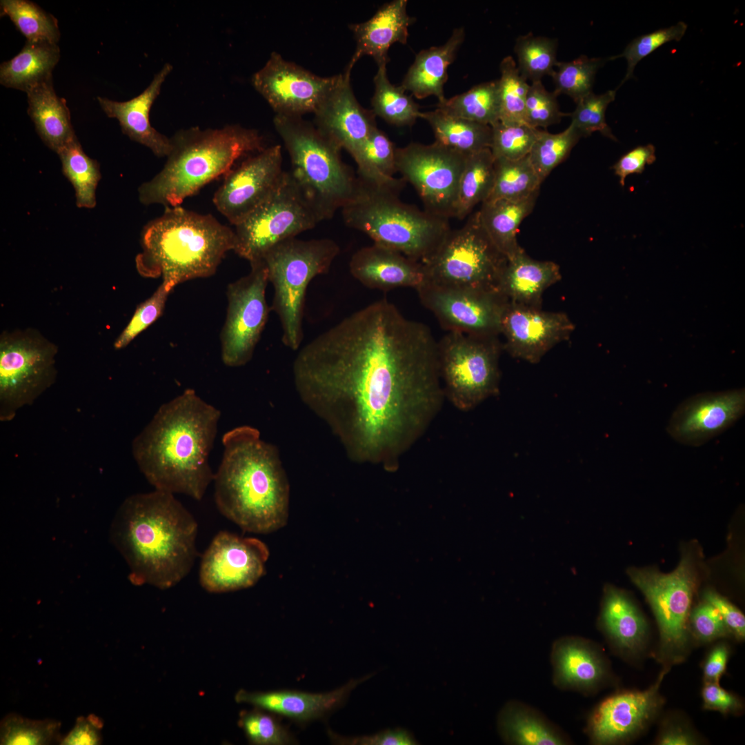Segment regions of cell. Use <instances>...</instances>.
Here are the masks:
<instances>
[{
    "label": "cell",
    "mask_w": 745,
    "mask_h": 745,
    "mask_svg": "<svg viewBox=\"0 0 745 745\" xmlns=\"http://www.w3.org/2000/svg\"><path fill=\"white\" fill-rule=\"evenodd\" d=\"M698 742L697 736L686 726L674 722L664 725L657 740L660 745H692Z\"/></svg>",
    "instance_id": "cell-62"
},
{
    "label": "cell",
    "mask_w": 745,
    "mask_h": 745,
    "mask_svg": "<svg viewBox=\"0 0 745 745\" xmlns=\"http://www.w3.org/2000/svg\"><path fill=\"white\" fill-rule=\"evenodd\" d=\"M702 695L705 709L724 714L737 713L742 708L740 700L719 686V683L704 682Z\"/></svg>",
    "instance_id": "cell-59"
},
{
    "label": "cell",
    "mask_w": 745,
    "mask_h": 745,
    "mask_svg": "<svg viewBox=\"0 0 745 745\" xmlns=\"http://www.w3.org/2000/svg\"><path fill=\"white\" fill-rule=\"evenodd\" d=\"M704 599L719 612L730 634L739 640L744 639L745 617L735 605L711 590L704 592Z\"/></svg>",
    "instance_id": "cell-57"
},
{
    "label": "cell",
    "mask_w": 745,
    "mask_h": 745,
    "mask_svg": "<svg viewBox=\"0 0 745 745\" xmlns=\"http://www.w3.org/2000/svg\"><path fill=\"white\" fill-rule=\"evenodd\" d=\"M276 131L291 161L290 170L322 220L331 219L353 196L357 178L342 161L341 148L300 117L277 115Z\"/></svg>",
    "instance_id": "cell-8"
},
{
    "label": "cell",
    "mask_w": 745,
    "mask_h": 745,
    "mask_svg": "<svg viewBox=\"0 0 745 745\" xmlns=\"http://www.w3.org/2000/svg\"><path fill=\"white\" fill-rule=\"evenodd\" d=\"M1 16H8L27 41L57 43L60 32L57 19L28 0H1Z\"/></svg>",
    "instance_id": "cell-43"
},
{
    "label": "cell",
    "mask_w": 745,
    "mask_h": 745,
    "mask_svg": "<svg viewBox=\"0 0 745 745\" xmlns=\"http://www.w3.org/2000/svg\"><path fill=\"white\" fill-rule=\"evenodd\" d=\"M367 678L368 677L353 679L342 687L326 693L295 691L250 692L241 689L236 693L235 700L270 713L307 722L321 717L339 706L350 693Z\"/></svg>",
    "instance_id": "cell-29"
},
{
    "label": "cell",
    "mask_w": 745,
    "mask_h": 745,
    "mask_svg": "<svg viewBox=\"0 0 745 745\" xmlns=\"http://www.w3.org/2000/svg\"><path fill=\"white\" fill-rule=\"evenodd\" d=\"M351 70L346 69L315 112L317 129L352 157L375 128V115L357 101L350 85Z\"/></svg>",
    "instance_id": "cell-24"
},
{
    "label": "cell",
    "mask_w": 745,
    "mask_h": 745,
    "mask_svg": "<svg viewBox=\"0 0 745 745\" xmlns=\"http://www.w3.org/2000/svg\"><path fill=\"white\" fill-rule=\"evenodd\" d=\"M292 377L301 401L357 463L397 469L441 411L437 341L386 299L300 348Z\"/></svg>",
    "instance_id": "cell-1"
},
{
    "label": "cell",
    "mask_w": 745,
    "mask_h": 745,
    "mask_svg": "<svg viewBox=\"0 0 745 745\" xmlns=\"http://www.w3.org/2000/svg\"><path fill=\"white\" fill-rule=\"evenodd\" d=\"M250 264V272L227 288V315L220 339L221 359L229 367L244 366L252 359L270 309L266 299V266L263 259Z\"/></svg>",
    "instance_id": "cell-16"
},
{
    "label": "cell",
    "mask_w": 745,
    "mask_h": 745,
    "mask_svg": "<svg viewBox=\"0 0 745 745\" xmlns=\"http://www.w3.org/2000/svg\"><path fill=\"white\" fill-rule=\"evenodd\" d=\"M575 324L563 312H548L509 301L502 314L503 348L513 357L537 364L555 345L567 340Z\"/></svg>",
    "instance_id": "cell-22"
},
{
    "label": "cell",
    "mask_w": 745,
    "mask_h": 745,
    "mask_svg": "<svg viewBox=\"0 0 745 745\" xmlns=\"http://www.w3.org/2000/svg\"><path fill=\"white\" fill-rule=\"evenodd\" d=\"M538 192L522 199H495L481 203L478 214L487 235L507 259L519 252L518 228L533 210Z\"/></svg>",
    "instance_id": "cell-35"
},
{
    "label": "cell",
    "mask_w": 745,
    "mask_h": 745,
    "mask_svg": "<svg viewBox=\"0 0 745 745\" xmlns=\"http://www.w3.org/2000/svg\"><path fill=\"white\" fill-rule=\"evenodd\" d=\"M102 719L92 714L79 717L72 729L59 742L63 745H95L102 742Z\"/></svg>",
    "instance_id": "cell-58"
},
{
    "label": "cell",
    "mask_w": 745,
    "mask_h": 745,
    "mask_svg": "<svg viewBox=\"0 0 745 745\" xmlns=\"http://www.w3.org/2000/svg\"><path fill=\"white\" fill-rule=\"evenodd\" d=\"M322 220L290 171L275 192L235 226L234 252L250 263L261 260L272 247L309 230Z\"/></svg>",
    "instance_id": "cell-14"
},
{
    "label": "cell",
    "mask_w": 745,
    "mask_h": 745,
    "mask_svg": "<svg viewBox=\"0 0 745 745\" xmlns=\"http://www.w3.org/2000/svg\"><path fill=\"white\" fill-rule=\"evenodd\" d=\"M374 77L375 91L371 100L372 111L387 123L398 126H411L419 118V107L400 86L391 83L386 65L378 66Z\"/></svg>",
    "instance_id": "cell-39"
},
{
    "label": "cell",
    "mask_w": 745,
    "mask_h": 745,
    "mask_svg": "<svg viewBox=\"0 0 745 745\" xmlns=\"http://www.w3.org/2000/svg\"><path fill=\"white\" fill-rule=\"evenodd\" d=\"M269 554L259 539L221 531L201 557V586L214 593L251 587L264 576Z\"/></svg>",
    "instance_id": "cell-19"
},
{
    "label": "cell",
    "mask_w": 745,
    "mask_h": 745,
    "mask_svg": "<svg viewBox=\"0 0 745 745\" xmlns=\"http://www.w3.org/2000/svg\"><path fill=\"white\" fill-rule=\"evenodd\" d=\"M728 655L725 644H719L711 650L704 664V682L719 683L726 670Z\"/></svg>",
    "instance_id": "cell-61"
},
{
    "label": "cell",
    "mask_w": 745,
    "mask_h": 745,
    "mask_svg": "<svg viewBox=\"0 0 745 745\" xmlns=\"http://www.w3.org/2000/svg\"><path fill=\"white\" fill-rule=\"evenodd\" d=\"M421 304L447 332L500 335L508 299L498 291L445 288L424 282L416 289Z\"/></svg>",
    "instance_id": "cell-17"
},
{
    "label": "cell",
    "mask_w": 745,
    "mask_h": 745,
    "mask_svg": "<svg viewBox=\"0 0 745 745\" xmlns=\"http://www.w3.org/2000/svg\"><path fill=\"white\" fill-rule=\"evenodd\" d=\"M197 528L174 494L155 489L123 501L110 539L128 564L133 584L167 589L190 572L197 555Z\"/></svg>",
    "instance_id": "cell-3"
},
{
    "label": "cell",
    "mask_w": 745,
    "mask_h": 745,
    "mask_svg": "<svg viewBox=\"0 0 745 745\" xmlns=\"http://www.w3.org/2000/svg\"><path fill=\"white\" fill-rule=\"evenodd\" d=\"M464 28L455 29L443 45L419 52L404 76L401 86L415 98L435 96L438 102L445 100L444 87L448 80V69L464 42Z\"/></svg>",
    "instance_id": "cell-31"
},
{
    "label": "cell",
    "mask_w": 745,
    "mask_h": 745,
    "mask_svg": "<svg viewBox=\"0 0 745 745\" xmlns=\"http://www.w3.org/2000/svg\"><path fill=\"white\" fill-rule=\"evenodd\" d=\"M609 59L590 58L584 55L570 61H558L550 76L555 84L554 92L564 94L577 103L592 92L595 75Z\"/></svg>",
    "instance_id": "cell-46"
},
{
    "label": "cell",
    "mask_w": 745,
    "mask_h": 745,
    "mask_svg": "<svg viewBox=\"0 0 745 745\" xmlns=\"http://www.w3.org/2000/svg\"><path fill=\"white\" fill-rule=\"evenodd\" d=\"M599 624L621 653H637L645 644L648 626L644 616L624 592L612 586L604 589Z\"/></svg>",
    "instance_id": "cell-32"
},
{
    "label": "cell",
    "mask_w": 745,
    "mask_h": 745,
    "mask_svg": "<svg viewBox=\"0 0 745 745\" xmlns=\"http://www.w3.org/2000/svg\"><path fill=\"white\" fill-rule=\"evenodd\" d=\"M508 259L491 241L478 214L448 232L424 263L425 281L460 289L498 291Z\"/></svg>",
    "instance_id": "cell-10"
},
{
    "label": "cell",
    "mask_w": 745,
    "mask_h": 745,
    "mask_svg": "<svg viewBox=\"0 0 745 745\" xmlns=\"http://www.w3.org/2000/svg\"><path fill=\"white\" fill-rule=\"evenodd\" d=\"M406 0H394L384 3L367 21L350 25L356 41V49L346 69L352 70L356 62L368 55L377 66L387 65L390 46L395 43L406 44L408 28L415 19L407 12Z\"/></svg>",
    "instance_id": "cell-28"
},
{
    "label": "cell",
    "mask_w": 745,
    "mask_h": 745,
    "mask_svg": "<svg viewBox=\"0 0 745 745\" xmlns=\"http://www.w3.org/2000/svg\"><path fill=\"white\" fill-rule=\"evenodd\" d=\"M220 417L191 388L158 408L132 444L133 457L155 489L203 497L214 479L209 455Z\"/></svg>",
    "instance_id": "cell-2"
},
{
    "label": "cell",
    "mask_w": 745,
    "mask_h": 745,
    "mask_svg": "<svg viewBox=\"0 0 745 745\" xmlns=\"http://www.w3.org/2000/svg\"><path fill=\"white\" fill-rule=\"evenodd\" d=\"M57 346L33 328L0 336V419H12L54 382Z\"/></svg>",
    "instance_id": "cell-13"
},
{
    "label": "cell",
    "mask_w": 745,
    "mask_h": 745,
    "mask_svg": "<svg viewBox=\"0 0 745 745\" xmlns=\"http://www.w3.org/2000/svg\"><path fill=\"white\" fill-rule=\"evenodd\" d=\"M238 724L253 744L283 745L293 742L292 735L274 715L258 708L242 712Z\"/></svg>",
    "instance_id": "cell-52"
},
{
    "label": "cell",
    "mask_w": 745,
    "mask_h": 745,
    "mask_svg": "<svg viewBox=\"0 0 745 745\" xmlns=\"http://www.w3.org/2000/svg\"><path fill=\"white\" fill-rule=\"evenodd\" d=\"M282 152L279 145L266 147L232 168L213 196V203L235 226L275 192L281 182Z\"/></svg>",
    "instance_id": "cell-18"
},
{
    "label": "cell",
    "mask_w": 745,
    "mask_h": 745,
    "mask_svg": "<svg viewBox=\"0 0 745 745\" xmlns=\"http://www.w3.org/2000/svg\"><path fill=\"white\" fill-rule=\"evenodd\" d=\"M561 278L558 264L533 259L522 249L508 259L499 290L509 301L542 308L544 291Z\"/></svg>",
    "instance_id": "cell-30"
},
{
    "label": "cell",
    "mask_w": 745,
    "mask_h": 745,
    "mask_svg": "<svg viewBox=\"0 0 745 745\" xmlns=\"http://www.w3.org/2000/svg\"><path fill=\"white\" fill-rule=\"evenodd\" d=\"M628 575L655 617L659 633L657 659L665 666L682 662L689 650V617L697 581L693 558L686 553L670 573L631 568Z\"/></svg>",
    "instance_id": "cell-12"
},
{
    "label": "cell",
    "mask_w": 745,
    "mask_h": 745,
    "mask_svg": "<svg viewBox=\"0 0 745 745\" xmlns=\"http://www.w3.org/2000/svg\"><path fill=\"white\" fill-rule=\"evenodd\" d=\"M339 252V246L330 239L293 237L275 245L262 259L274 288L271 309L281 323V341L292 350L299 348L304 337L306 288L313 278L329 270Z\"/></svg>",
    "instance_id": "cell-9"
},
{
    "label": "cell",
    "mask_w": 745,
    "mask_h": 745,
    "mask_svg": "<svg viewBox=\"0 0 745 745\" xmlns=\"http://www.w3.org/2000/svg\"><path fill=\"white\" fill-rule=\"evenodd\" d=\"M437 108L455 117L493 126L499 121L497 80L484 82L438 102Z\"/></svg>",
    "instance_id": "cell-41"
},
{
    "label": "cell",
    "mask_w": 745,
    "mask_h": 745,
    "mask_svg": "<svg viewBox=\"0 0 745 745\" xmlns=\"http://www.w3.org/2000/svg\"><path fill=\"white\" fill-rule=\"evenodd\" d=\"M337 77H319L272 52L252 83L277 115L301 117L315 112Z\"/></svg>",
    "instance_id": "cell-20"
},
{
    "label": "cell",
    "mask_w": 745,
    "mask_h": 745,
    "mask_svg": "<svg viewBox=\"0 0 745 745\" xmlns=\"http://www.w3.org/2000/svg\"><path fill=\"white\" fill-rule=\"evenodd\" d=\"M170 292L161 283L151 297L141 303L115 340L114 348L119 350L126 347L139 333L155 322L162 315Z\"/></svg>",
    "instance_id": "cell-54"
},
{
    "label": "cell",
    "mask_w": 745,
    "mask_h": 745,
    "mask_svg": "<svg viewBox=\"0 0 745 745\" xmlns=\"http://www.w3.org/2000/svg\"><path fill=\"white\" fill-rule=\"evenodd\" d=\"M490 152L495 159L517 160L528 155L539 129L526 123H504L491 126Z\"/></svg>",
    "instance_id": "cell-49"
},
{
    "label": "cell",
    "mask_w": 745,
    "mask_h": 745,
    "mask_svg": "<svg viewBox=\"0 0 745 745\" xmlns=\"http://www.w3.org/2000/svg\"><path fill=\"white\" fill-rule=\"evenodd\" d=\"M670 670L665 666L657 680L644 691L615 693L599 703L590 715L587 732L593 744H615L639 735L655 718L664 704L659 693Z\"/></svg>",
    "instance_id": "cell-21"
},
{
    "label": "cell",
    "mask_w": 745,
    "mask_h": 745,
    "mask_svg": "<svg viewBox=\"0 0 745 745\" xmlns=\"http://www.w3.org/2000/svg\"><path fill=\"white\" fill-rule=\"evenodd\" d=\"M503 739L518 745H564L569 740L542 715L517 702L506 704L497 719Z\"/></svg>",
    "instance_id": "cell-36"
},
{
    "label": "cell",
    "mask_w": 745,
    "mask_h": 745,
    "mask_svg": "<svg viewBox=\"0 0 745 745\" xmlns=\"http://www.w3.org/2000/svg\"><path fill=\"white\" fill-rule=\"evenodd\" d=\"M580 138L570 124L557 134L539 130L528 156L542 183L568 156Z\"/></svg>",
    "instance_id": "cell-48"
},
{
    "label": "cell",
    "mask_w": 745,
    "mask_h": 745,
    "mask_svg": "<svg viewBox=\"0 0 745 745\" xmlns=\"http://www.w3.org/2000/svg\"><path fill=\"white\" fill-rule=\"evenodd\" d=\"M551 662L553 683L562 689L590 693L608 677L603 655L592 643L580 637L557 639L553 645Z\"/></svg>",
    "instance_id": "cell-27"
},
{
    "label": "cell",
    "mask_w": 745,
    "mask_h": 745,
    "mask_svg": "<svg viewBox=\"0 0 745 745\" xmlns=\"http://www.w3.org/2000/svg\"><path fill=\"white\" fill-rule=\"evenodd\" d=\"M172 70L166 63L154 76L149 86L139 95L126 101H116L97 97L101 109L110 118L117 119L122 132L130 139L148 148L157 157H167L171 150L170 138L160 133L150 124L149 114L159 96L162 84Z\"/></svg>",
    "instance_id": "cell-26"
},
{
    "label": "cell",
    "mask_w": 745,
    "mask_h": 745,
    "mask_svg": "<svg viewBox=\"0 0 745 745\" xmlns=\"http://www.w3.org/2000/svg\"><path fill=\"white\" fill-rule=\"evenodd\" d=\"M142 251L135 259L142 277H161L170 292L184 281L213 275L226 253L235 250V230L211 215L180 206L165 207L141 233Z\"/></svg>",
    "instance_id": "cell-5"
},
{
    "label": "cell",
    "mask_w": 745,
    "mask_h": 745,
    "mask_svg": "<svg viewBox=\"0 0 745 745\" xmlns=\"http://www.w3.org/2000/svg\"><path fill=\"white\" fill-rule=\"evenodd\" d=\"M689 625L696 638L702 642L731 635L719 612L706 601L691 611Z\"/></svg>",
    "instance_id": "cell-55"
},
{
    "label": "cell",
    "mask_w": 745,
    "mask_h": 745,
    "mask_svg": "<svg viewBox=\"0 0 745 745\" xmlns=\"http://www.w3.org/2000/svg\"><path fill=\"white\" fill-rule=\"evenodd\" d=\"M399 192L358 177L353 196L341 209L344 221L375 244L424 263L450 230L448 219L403 202Z\"/></svg>",
    "instance_id": "cell-7"
},
{
    "label": "cell",
    "mask_w": 745,
    "mask_h": 745,
    "mask_svg": "<svg viewBox=\"0 0 745 745\" xmlns=\"http://www.w3.org/2000/svg\"><path fill=\"white\" fill-rule=\"evenodd\" d=\"M170 141L163 168L139 188V201L144 205L180 206L205 185L226 175L239 159L266 148L258 130L239 125L181 129Z\"/></svg>",
    "instance_id": "cell-6"
},
{
    "label": "cell",
    "mask_w": 745,
    "mask_h": 745,
    "mask_svg": "<svg viewBox=\"0 0 745 745\" xmlns=\"http://www.w3.org/2000/svg\"><path fill=\"white\" fill-rule=\"evenodd\" d=\"M557 97L554 91L546 90L541 81L532 82L526 99L525 123L535 128H546L569 115L559 110Z\"/></svg>",
    "instance_id": "cell-53"
},
{
    "label": "cell",
    "mask_w": 745,
    "mask_h": 745,
    "mask_svg": "<svg viewBox=\"0 0 745 745\" xmlns=\"http://www.w3.org/2000/svg\"><path fill=\"white\" fill-rule=\"evenodd\" d=\"M615 94L616 90H608L601 95H595L592 92L576 103L575 110L569 114L571 117L570 124L581 137H588L595 132H599L603 136L617 141L605 117L606 110L608 105L615 100Z\"/></svg>",
    "instance_id": "cell-50"
},
{
    "label": "cell",
    "mask_w": 745,
    "mask_h": 745,
    "mask_svg": "<svg viewBox=\"0 0 745 745\" xmlns=\"http://www.w3.org/2000/svg\"><path fill=\"white\" fill-rule=\"evenodd\" d=\"M467 155L435 141L396 149L397 172L416 190L426 211L454 217L460 177Z\"/></svg>",
    "instance_id": "cell-15"
},
{
    "label": "cell",
    "mask_w": 745,
    "mask_h": 745,
    "mask_svg": "<svg viewBox=\"0 0 745 745\" xmlns=\"http://www.w3.org/2000/svg\"><path fill=\"white\" fill-rule=\"evenodd\" d=\"M59 721L34 720L16 713L7 715L0 726V744L6 745H45L60 742Z\"/></svg>",
    "instance_id": "cell-47"
},
{
    "label": "cell",
    "mask_w": 745,
    "mask_h": 745,
    "mask_svg": "<svg viewBox=\"0 0 745 745\" xmlns=\"http://www.w3.org/2000/svg\"><path fill=\"white\" fill-rule=\"evenodd\" d=\"M221 441L213 479L219 511L249 533L268 534L285 526L290 485L277 447L248 425L227 431Z\"/></svg>",
    "instance_id": "cell-4"
},
{
    "label": "cell",
    "mask_w": 745,
    "mask_h": 745,
    "mask_svg": "<svg viewBox=\"0 0 745 745\" xmlns=\"http://www.w3.org/2000/svg\"><path fill=\"white\" fill-rule=\"evenodd\" d=\"M495 159L490 148L467 155L457 191L454 217L464 219L489 197L494 183Z\"/></svg>",
    "instance_id": "cell-38"
},
{
    "label": "cell",
    "mask_w": 745,
    "mask_h": 745,
    "mask_svg": "<svg viewBox=\"0 0 745 745\" xmlns=\"http://www.w3.org/2000/svg\"><path fill=\"white\" fill-rule=\"evenodd\" d=\"M557 46L556 40L535 36L531 32L519 36L516 39L514 50L520 74L532 82L541 81L545 75H550L558 62Z\"/></svg>",
    "instance_id": "cell-44"
},
{
    "label": "cell",
    "mask_w": 745,
    "mask_h": 745,
    "mask_svg": "<svg viewBox=\"0 0 745 745\" xmlns=\"http://www.w3.org/2000/svg\"><path fill=\"white\" fill-rule=\"evenodd\" d=\"M499 70L501 76L497 80L499 121L504 123H526L525 103L530 85L520 74L511 56L502 59Z\"/></svg>",
    "instance_id": "cell-45"
},
{
    "label": "cell",
    "mask_w": 745,
    "mask_h": 745,
    "mask_svg": "<svg viewBox=\"0 0 745 745\" xmlns=\"http://www.w3.org/2000/svg\"><path fill=\"white\" fill-rule=\"evenodd\" d=\"M502 349L497 336L447 332L437 341L445 399L457 410L468 412L497 395Z\"/></svg>",
    "instance_id": "cell-11"
},
{
    "label": "cell",
    "mask_w": 745,
    "mask_h": 745,
    "mask_svg": "<svg viewBox=\"0 0 745 745\" xmlns=\"http://www.w3.org/2000/svg\"><path fill=\"white\" fill-rule=\"evenodd\" d=\"M655 160V148L648 143L637 146L627 152L618 159L612 168L619 178L620 185L624 186L626 177L634 173H642L646 166L653 163Z\"/></svg>",
    "instance_id": "cell-56"
},
{
    "label": "cell",
    "mask_w": 745,
    "mask_h": 745,
    "mask_svg": "<svg viewBox=\"0 0 745 745\" xmlns=\"http://www.w3.org/2000/svg\"><path fill=\"white\" fill-rule=\"evenodd\" d=\"M686 29L687 24L684 21H679L672 26L641 35L633 39L621 54L609 58V60L617 58H624L626 60V73L619 87L633 78L635 66L642 59L668 42L679 41Z\"/></svg>",
    "instance_id": "cell-51"
},
{
    "label": "cell",
    "mask_w": 745,
    "mask_h": 745,
    "mask_svg": "<svg viewBox=\"0 0 745 745\" xmlns=\"http://www.w3.org/2000/svg\"><path fill=\"white\" fill-rule=\"evenodd\" d=\"M64 175L72 184L79 208H92L96 205V189L101 178L98 163L83 150L74 137L57 152Z\"/></svg>",
    "instance_id": "cell-40"
},
{
    "label": "cell",
    "mask_w": 745,
    "mask_h": 745,
    "mask_svg": "<svg viewBox=\"0 0 745 745\" xmlns=\"http://www.w3.org/2000/svg\"><path fill=\"white\" fill-rule=\"evenodd\" d=\"M26 94L28 113L34 123L37 133L46 145L57 153L75 137L70 110L65 99L57 95L52 78Z\"/></svg>",
    "instance_id": "cell-33"
},
{
    "label": "cell",
    "mask_w": 745,
    "mask_h": 745,
    "mask_svg": "<svg viewBox=\"0 0 745 745\" xmlns=\"http://www.w3.org/2000/svg\"><path fill=\"white\" fill-rule=\"evenodd\" d=\"M433 132L435 142L468 155L490 148V126L450 115L441 110L420 112Z\"/></svg>",
    "instance_id": "cell-37"
},
{
    "label": "cell",
    "mask_w": 745,
    "mask_h": 745,
    "mask_svg": "<svg viewBox=\"0 0 745 745\" xmlns=\"http://www.w3.org/2000/svg\"><path fill=\"white\" fill-rule=\"evenodd\" d=\"M541 183L528 156L517 160L496 159L493 186L486 201L525 199L539 192Z\"/></svg>",
    "instance_id": "cell-42"
},
{
    "label": "cell",
    "mask_w": 745,
    "mask_h": 745,
    "mask_svg": "<svg viewBox=\"0 0 745 745\" xmlns=\"http://www.w3.org/2000/svg\"><path fill=\"white\" fill-rule=\"evenodd\" d=\"M744 412V389L697 394L677 407L666 430L677 442L699 446L731 428Z\"/></svg>",
    "instance_id": "cell-23"
},
{
    "label": "cell",
    "mask_w": 745,
    "mask_h": 745,
    "mask_svg": "<svg viewBox=\"0 0 745 745\" xmlns=\"http://www.w3.org/2000/svg\"><path fill=\"white\" fill-rule=\"evenodd\" d=\"M349 268L361 284L384 291L402 287L416 290L426 279L422 263L375 243L355 252Z\"/></svg>",
    "instance_id": "cell-25"
},
{
    "label": "cell",
    "mask_w": 745,
    "mask_h": 745,
    "mask_svg": "<svg viewBox=\"0 0 745 745\" xmlns=\"http://www.w3.org/2000/svg\"><path fill=\"white\" fill-rule=\"evenodd\" d=\"M335 741L348 744L364 745H410L416 744L413 735L401 728L386 730L369 736L342 738L332 736Z\"/></svg>",
    "instance_id": "cell-60"
},
{
    "label": "cell",
    "mask_w": 745,
    "mask_h": 745,
    "mask_svg": "<svg viewBox=\"0 0 745 745\" xmlns=\"http://www.w3.org/2000/svg\"><path fill=\"white\" fill-rule=\"evenodd\" d=\"M59 58L57 43L26 41L15 57L1 64L0 83L27 93L52 78V70Z\"/></svg>",
    "instance_id": "cell-34"
}]
</instances>
